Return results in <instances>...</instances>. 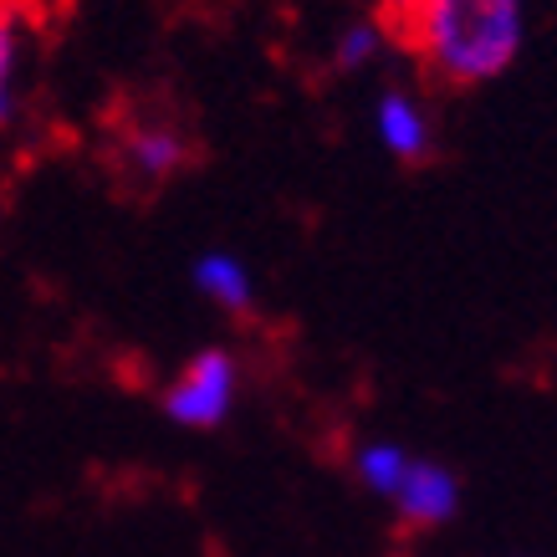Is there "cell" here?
Returning <instances> with one entry per match:
<instances>
[{"label": "cell", "mask_w": 557, "mask_h": 557, "mask_svg": "<svg viewBox=\"0 0 557 557\" xmlns=\"http://www.w3.org/2000/svg\"><path fill=\"white\" fill-rule=\"evenodd\" d=\"M409 450L399 445V440H363L354 450V475H358V486L363 491H373V496H394V486L405 481V471H409Z\"/></svg>", "instance_id": "7"}, {"label": "cell", "mask_w": 557, "mask_h": 557, "mask_svg": "<svg viewBox=\"0 0 557 557\" xmlns=\"http://www.w3.org/2000/svg\"><path fill=\"white\" fill-rule=\"evenodd\" d=\"M388 507L399 511V522H409V527H445L460 507L456 471H445L440 460L414 456L409 460V471H405V481H399L394 496H388Z\"/></svg>", "instance_id": "4"}, {"label": "cell", "mask_w": 557, "mask_h": 557, "mask_svg": "<svg viewBox=\"0 0 557 557\" xmlns=\"http://www.w3.org/2000/svg\"><path fill=\"white\" fill-rule=\"evenodd\" d=\"M379 5V26H384L388 36H405V26L414 21V11H420V0H373Z\"/></svg>", "instance_id": "10"}, {"label": "cell", "mask_w": 557, "mask_h": 557, "mask_svg": "<svg viewBox=\"0 0 557 557\" xmlns=\"http://www.w3.org/2000/svg\"><path fill=\"white\" fill-rule=\"evenodd\" d=\"M119 159L138 185H164L189 164V138L170 119H138L123 128Z\"/></svg>", "instance_id": "3"}, {"label": "cell", "mask_w": 557, "mask_h": 557, "mask_svg": "<svg viewBox=\"0 0 557 557\" xmlns=\"http://www.w3.org/2000/svg\"><path fill=\"white\" fill-rule=\"evenodd\" d=\"M240 399V363L225 348H200L164 388V414L185 430H220Z\"/></svg>", "instance_id": "2"}, {"label": "cell", "mask_w": 557, "mask_h": 557, "mask_svg": "<svg viewBox=\"0 0 557 557\" xmlns=\"http://www.w3.org/2000/svg\"><path fill=\"white\" fill-rule=\"evenodd\" d=\"M373 134H379L388 159L420 164L424 153H430V144H435V123H430V108L414 92L388 87L384 98H379V108H373Z\"/></svg>", "instance_id": "5"}, {"label": "cell", "mask_w": 557, "mask_h": 557, "mask_svg": "<svg viewBox=\"0 0 557 557\" xmlns=\"http://www.w3.org/2000/svg\"><path fill=\"white\" fill-rule=\"evenodd\" d=\"M445 87H481L522 51V0H420L399 36Z\"/></svg>", "instance_id": "1"}, {"label": "cell", "mask_w": 557, "mask_h": 557, "mask_svg": "<svg viewBox=\"0 0 557 557\" xmlns=\"http://www.w3.org/2000/svg\"><path fill=\"white\" fill-rule=\"evenodd\" d=\"M21 113V21L0 0V134Z\"/></svg>", "instance_id": "8"}, {"label": "cell", "mask_w": 557, "mask_h": 557, "mask_svg": "<svg viewBox=\"0 0 557 557\" xmlns=\"http://www.w3.org/2000/svg\"><path fill=\"white\" fill-rule=\"evenodd\" d=\"M189 276H195V292H200L205 302L220 307V312H231V318H240V312L256 307V276L240 256L205 251V256H195V271H189Z\"/></svg>", "instance_id": "6"}, {"label": "cell", "mask_w": 557, "mask_h": 557, "mask_svg": "<svg viewBox=\"0 0 557 557\" xmlns=\"http://www.w3.org/2000/svg\"><path fill=\"white\" fill-rule=\"evenodd\" d=\"M388 32L379 26V21H354L348 32L333 41V62H338V72H358V67H369L373 57L384 51Z\"/></svg>", "instance_id": "9"}]
</instances>
